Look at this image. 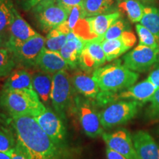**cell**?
<instances>
[{
    "label": "cell",
    "instance_id": "cell-12",
    "mask_svg": "<svg viewBox=\"0 0 159 159\" xmlns=\"http://www.w3.org/2000/svg\"><path fill=\"white\" fill-rule=\"evenodd\" d=\"M102 137L107 148L116 151L128 159H139L135 150L132 135L126 129L112 133H102Z\"/></svg>",
    "mask_w": 159,
    "mask_h": 159
},
{
    "label": "cell",
    "instance_id": "cell-37",
    "mask_svg": "<svg viewBox=\"0 0 159 159\" xmlns=\"http://www.w3.org/2000/svg\"><path fill=\"white\" fill-rule=\"evenodd\" d=\"M106 158L107 159H128V158L123 156V155L119 153L116 151L111 150V149L106 148Z\"/></svg>",
    "mask_w": 159,
    "mask_h": 159
},
{
    "label": "cell",
    "instance_id": "cell-27",
    "mask_svg": "<svg viewBox=\"0 0 159 159\" xmlns=\"http://www.w3.org/2000/svg\"><path fill=\"white\" fill-rule=\"evenodd\" d=\"M13 19V7L8 0L0 2V36L8 30Z\"/></svg>",
    "mask_w": 159,
    "mask_h": 159
},
{
    "label": "cell",
    "instance_id": "cell-15",
    "mask_svg": "<svg viewBox=\"0 0 159 159\" xmlns=\"http://www.w3.org/2000/svg\"><path fill=\"white\" fill-rule=\"evenodd\" d=\"M136 42L134 33L126 30L121 36L111 40H104L102 41V47L107 61H114L132 48Z\"/></svg>",
    "mask_w": 159,
    "mask_h": 159
},
{
    "label": "cell",
    "instance_id": "cell-5",
    "mask_svg": "<svg viewBox=\"0 0 159 159\" xmlns=\"http://www.w3.org/2000/svg\"><path fill=\"white\" fill-rule=\"evenodd\" d=\"M52 89L51 93L52 106L62 119H66L67 111L73 100L74 88L71 77L66 71H61L52 75Z\"/></svg>",
    "mask_w": 159,
    "mask_h": 159
},
{
    "label": "cell",
    "instance_id": "cell-28",
    "mask_svg": "<svg viewBox=\"0 0 159 159\" xmlns=\"http://www.w3.org/2000/svg\"><path fill=\"white\" fill-rule=\"evenodd\" d=\"M136 30L139 36V44L147 46L153 49H158L159 40L152 32L141 24H136Z\"/></svg>",
    "mask_w": 159,
    "mask_h": 159
},
{
    "label": "cell",
    "instance_id": "cell-3",
    "mask_svg": "<svg viewBox=\"0 0 159 159\" xmlns=\"http://www.w3.org/2000/svg\"><path fill=\"white\" fill-rule=\"evenodd\" d=\"M0 106L10 116H35L45 108L34 90H5L0 93Z\"/></svg>",
    "mask_w": 159,
    "mask_h": 159
},
{
    "label": "cell",
    "instance_id": "cell-31",
    "mask_svg": "<svg viewBox=\"0 0 159 159\" xmlns=\"http://www.w3.org/2000/svg\"><path fill=\"white\" fill-rule=\"evenodd\" d=\"M128 24L122 18L117 19L112 25L109 27L105 35L102 37V41L104 40H111L121 36L125 31L128 30Z\"/></svg>",
    "mask_w": 159,
    "mask_h": 159
},
{
    "label": "cell",
    "instance_id": "cell-23",
    "mask_svg": "<svg viewBox=\"0 0 159 159\" xmlns=\"http://www.w3.org/2000/svg\"><path fill=\"white\" fill-rule=\"evenodd\" d=\"M118 7L127 15L131 22L138 23L144 14L145 6L138 0H122L119 2Z\"/></svg>",
    "mask_w": 159,
    "mask_h": 159
},
{
    "label": "cell",
    "instance_id": "cell-34",
    "mask_svg": "<svg viewBox=\"0 0 159 159\" xmlns=\"http://www.w3.org/2000/svg\"><path fill=\"white\" fill-rule=\"evenodd\" d=\"M83 1L84 0H57V3L69 13L75 6L83 5Z\"/></svg>",
    "mask_w": 159,
    "mask_h": 159
},
{
    "label": "cell",
    "instance_id": "cell-24",
    "mask_svg": "<svg viewBox=\"0 0 159 159\" xmlns=\"http://www.w3.org/2000/svg\"><path fill=\"white\" fill-rule=\"evenodd\" d=\"M116 0H84L83 7L85 17L110 13Z\"/></svg>",
    "mask_w": 159,
    "mask_h": 159
},
{
    "label": "cell",
    "instance_id": "cell-10",
    "mask_svg": "<svg viewBox=\"0 0 159 159\" xmlns=\"http://www.w3.org/2000/svg\"><path fill=\"white\" fill-rule=\"evenodd\" d=\"M158 52V49L139 44L124 55L123 64L136 72H144L156 63Z\"/></svg>",
    "mask_w": 159,
    "mask_h": 159
},
{
    "label": "cell",
    "instance_id": "cell-21",
    "mask_svg": "<svg viewBox=\"0 0 159 159\" xmlns=\"http://www.w3.org/2000/svg\"><path fill=\"white\" fill-rule=\"evenodd\" d=\"M33 87L43 104L50 108L52 105L51 93L52 89V75L43 71H37L32 75Z\"/></svg>",
    "mask_w": 159,
    "mask_h": 159
},
{
    "label": "cell",
    "instance_id": "cell-32",
    "mask_svg": "<svg viewBox=\"0 0 159 159\" xmlns=\"http://www.w3.org/2000/svg\"><path fill=\"white\" fill-rule=\"evenodd\" d=\"M16 145V139L11 132L0 128V151L10 152L13 150Z\"/></svg>",
    "mask_w": 159,
    "mask_h": 159
},
{
    "label": "cell",
    "instance_id": "cell-20",
    "mask_svg": "<svg viewBox=\"0 0 159 159\" xmlns=\"http://www.w3.org/2000/svg\"><path fill=\"white\" fill-rule=\"evenodd\" d=\"M120 17V12L116 11L85 18L91 39L102 38L109 27Z\"/></svg>",
    "mask_w": 159,
    "mask_h": 159
},
{
    "label": "cell",
    "instance_id": "cell-30",
    "mask_svg": "<svg viewBox=\"0 0 159 159\" xmlns=\"http://www.w3.org/2000/svg\"><path fill=\"white\" fill-rule=\"evenodd\" d=\"M148 102L150 105L145 110V119L150 122H158L159 120V88L157 89Z\"/></svg>",
    "mask_w": 159,
    "mask_h": 159
},
{
    "label": "cell",
    "instance_id": "cell-22",
    "mask_svg": "<svg viewBox=\"0 0 159 159\" xmlns=\"http://www.w3.org/2000/svg\"><path fill=\"white\" fill-rule=\"evenodd\" d=\"M2 89L5 90H33L32 75L25 69L11 72Z\"/></svg>",
    "mask_w": 159,
    "mask_h": 159
},
{
    "label": "cell",
    "instance_id": "cell-7",
    "mask_svg": "<svg viewBox=\"0 0 159 159\" xmlns=\"http://www.w3.org/2000/svg\"><path fill=\"white\" fill-rule=\"evenodd\" d=\"M33 9L40 27L45 32L57 28L65 22L69 13L57 0H43Z\"/></svg>",
    "mask_w": 159,
    "mask_h": 159
},
{
    "label": "cell",
    "instance_id": "cell-42",
    "mask_svg": "<svg viewBox=\"0 0 159 159\" xmlns=\"http://www.w3.org/2000/svg\"><path fill=\"white\" fill-rule=\"evenodd\" d=\"M2 37L0 36V47L2 46Z\"/></svg>",
    "mask_w": 159,
    "mask_h": 159
},
{
    "label": "cell",
    "instance_id": "cell-25",
    "mask_svg": "<svg viewBox=\"0 0 159 159\" xmlns=\"http://www.w3.org/2000/svg\"><path fill=\"white\" fill-rule=\"evenodd\" d=\"M139 24L148 28L159 40V9L145 7L144 14Z\"/></svg>",
    "mask_w": 159,
    "mask_h": 159
},
{
    "label": "cell",
    "instance_id": "cell-41",
    "mask_svg": "<svg viewBox=\"0 0 159 159\" xmlns=\"http://www.w3.org/2000/svg\"><path fill=\"white\" fill-rule=\"evenodd\" d=\"M138 1H140V2H152V1H153V0H138Z\"/></svg>",
    "mask_w": 159,
    "mask_h": 159
},
{
    "label": "cell",
    "instance_id": "cell-13",
    "mask_svg": "<svg viewBox=\"0 0 159 159\" xmlns=\"http://www.w3.org/2000/svg\"><path fill=\"white\" fill-rule=\"evenodd\" d=\"M102 38L85 40L79 66L85 71H94L107 61L102 47Z\"/></svg>",
    "mask_w": 159,
    "mask_h": 159
},
{
    "label": "cell",
    "instance_id": "cell-40",
    "mask_svg": "<svg viewBox=\"0 0 159 159\" xmlns=\"http://www.w3.org/2000/svg\"><path fill=\"white\" fill-rule=\"evenodd\" d=\"M156 65V66H159V46H158V58H157Z\"/></svg>",
    "mask_w": 159,
    "mask_h": 159
},
{
    "label": "cell",
    "instance_id": "cell-8",
    "mask_svg": "<svg viewBox=\"0 0 159 159\" xmlns=\"http://www.w3.org/2000/svg\"><path fill=\"white\" fill-rule=\"evenodd\" d=\"M157 89L158 88L153 83L147 79L115 94H101L96 104L100 106H105L109 103L117 100H135L144 104L148 102Z\"/></svg>",
    "mask_w": 159,
    "mask_h": 159
},
{
    "label": "cell",
    "instance_id": "cell-26",
    "mask_svg": "<svg viewBox=\"0 0 159 159\" xmlns=\"http://www.w3.org/2000/svg\"><path fill=\"white\" fill-rule=\"evenodd\" d=\"M67 35L63 33L57 28L49 32L45 39V48L49 50L59 52L66 42Z\"/></svg>",
    "mask_w": 159,
    "mask_h": 159
},
{
    "label": "cell",
    "instance_id": "cell-18",
    "mask_svg": "<svg viewBox=\"0 0 159 159\" xmlns=\"http://www.w3.org/2000/svg\"><path fill=\"white\" fill-rule=\"evenodd\" d=\"M35 66L39 70L54 75L61 71H66L70 68L69 65L57 52L44 49L41 51L35 61Z\"/></svg>",
    "mask_w": 159,
    "mask_h": 159
},
{
    "label": "cell",
    "instance_id": "cell-29",
    "mask_svg": "<svg viewBox=\"0 0 159 159\" xmlns=\"http://www.w3.org/2000/svg\"><path fill=\"white\" fill-rule=\"evenodd\" d=\"M16 61L7 49L0 48V77H6L13 70Z\"/></svg>",
    "mask_w": 159,
    "mask_h": 159
},
{
    "label": "cell",
    "instance_id": "cell-6",
    "mask_svg": "<svg viewBox=\"0 0 159 159\" xmlns=\"http://www.w3.org/2000/svg\"><path fill=\"white\" fill-rule=\"evenodd\" d=\"M75 105L80 124L85 134L91 139L102 135L104 128L101 124L99 112L95 108L94 103L83 97H76Z\"/></svg>",
    "mask_w": 159,
    "mask_h": 159
},
{
    "label": "cell",
    "instance_id": "cell-14",
    "mask_svg": "<svg viewBox=\"0 0 159 159\" xmlns=\"http://www.w3.org/2000/svg\"><path fill=\"white\" fill-rule=\"evenodd\" d=\"M9 38L6 43L8 50L15 48L35 36L38 33L34 30L18 12L13 8V19L8 29Z\"/></svg>",
    "mask_w": 159,
    "mask_h": 159
},
{
    "label": "cell",
    "instance_id": "cell-38",
    "mask_svg": "<svg viewBox=\"0 0 159 159\" xmlns=\"http://www.w3.org/2000/svg\"><path fill=\"white\" fill-rule=\"evenodd\" d=\"M42 1L43 0H23L24 7L26 10H30L33 8L35 6H36L38 4Z\"/></svg>",
    "mask_w": 159,
    "mask_h": 159
},
{
    "label": "cell",
    "instance_id": "cell-11",
    "mask_svg": "<svg viewBox=\"0 0 159 159\" xmlns=\"http://www.w3.org/2000/svg\"><path fill=\"white\" fill-rule=\"evenodd\" d=\"M45 47V39L39 33L15 48L9 50L16 63L25 66H35V61Z\"/></svg>",
    "mask_w": 159,
    "mask_h": 159
},
{
    "label": "cell",
    "instance_id": "cell-19",
    "mask_svg": "<svg viewBox=\"0 0 159 159\" xmlns=\"http://www.w3.org/2000/svg\"><path fill=\"white\" fill-rule=\"evenodd\" d=\"M85 40L75 34L73 31L67 35L66 42L60 50L61 54L70 68L74 69L79 65L80 57L85 45Z\"/></svg>",
    "mask_w": 159,
    "mask_h": 159
},
{
    "label": "cell",
    "instance_id": "cell-4",
    "mask_svg": "<svg viewBox=\"0 0 159 159\" xmlns=\"http://www.w3.org/2000/svg\"><path fill=\"white\" fill-rule=\"evenodd\" d=\"M142 105L135 100H117L106 105L99 111L102 128L111 129L128 122L136 116Z\"/></svg>",
    "mask_w": 159,
    "mask_h": 159
},
{
    "label": "cell",
    "instance_id": "cell-1",
    "mask_svg": "<svg viewBox=\"0 0 159 159\" xmlns=\"http://www.w3.org/2000/svg\"><path fill=\"white\" fill-rule=\"evenodd\" d=\"M16 142L29 159H60L63 150L40 127L33 116H11Z\"/></svg>",
    "mask_w": 159,
    "mask_h": 159
},
{
    "label": "cell",
    "instance_id": "cell-33",
    "mask_svg": "<svg viewBox=\"0 0 159 159\" xmlns=\"http://www.w3.org/2000/svg\"><path fill=\"white\" fill-rule=\"evenodd\" d=\"M84 18L86 17H85V11L83 5H76L73 7L71 11L69 12L66 23L69 26V29L72 31L80 20L84 19Z\"/></svg>",
    "mask_w": 159,
    "mask_h": 159
},
{
    "label": "cell",
    "instance_id": "cell-2",
    "mask_svg": "<svg viewBox=\"0 0 159 159\" xmlns=\"http://www.w3.org/2000/svg\"><path fill=\"white\" fill-rule=\"evenodd\" d=\"M92 77L102 91L101 94L107 95L119 92L135 84L139 75L127 68L118 60L96 69L93 71Z\"/></svg>",
    "mask_w": 159,
    "mask_h": 159
},
{
    "label": "cell",
    "instance_id": "cell-16",
    "mask_svg": "<svg viewBox=\"0 0 159 159\" xmlns=\"http://www.w3.org/2000/svg\"><path fill=\"white\" fill-rule=\"evenodd\" d=\"M71 80L76 92L89 100L95 101L94 104L96 103L102 91L92 76L84 71H79L71 75Z\"/></svg>",
    "mask_w": 159,
    "mask_h": 159
},
{
    "label": "cell",
    "instance_id": "cell-36",
    "mask_svg": "<svg viewBox=\"0 0 159 159\" xmlns=\"http://www.w3.org/2000/svg\"><path fill=\"white\" fill-rule=\"evenodd\" d=\"M148 80L153 83L157 88H159V66H157L153 71H151L148 77Z\"/></svg>",
    "mask_w": 159,
    "mask_h": 159
},
{
    "label": "cell",
    "instance_id": "cell-39",
    "mask_svg": "<svg viewBox=\"0 0 159 159\" xmlns=\"http://www.w3.org/2000/svg\"><path fill=\"white\" fill-rule=\"evenodd\" d=\"M13 152V150L10 151V152H2V151H0V159H12Z\"/></svg>",
    "mask_w": 159,
    "mask_h": 159
},
{
    "label": "cell",
    "instance_id": "cell-17",
    "mask_svg": "<svg viewBox=\"0 0 159 159\" xmlns=\"http://www.w3.org/2000/svg\"><path fill=\"white\" fill-rule=\"evenodd\" d=\"M132 139L139 159H159V145L149 133L139 130Z\"/></svg>",
    "mask_w": 159,
    "mask_h": 159
},
{
    "label": "cell",
    "instance_id": "cell-35",
    "mask_svg": "<svg viewBox=\"0 0 159 159\" xmlns=\"http://www.w3.org/2000/svg\"><path fill=\"white\" fill-rule=\"evenodd\" d=\"M12 159H29L28 156L24 151L22 148L17 142L14 150H13Z\"/></svg>",
    "mask_w": 159,
    "mask_h": 159
},
{
    "label": "cell",
    "instance_id": "cell-9",
    "mask_svg": "<svg viewBox=\"0 0 159 159\" xmlns=\"http://www.w3.org/2000/svg\"><path fill=\"white\" fill-rule=\"evenodd\" d=\"M34 118L49 138L63 150L66 142V129L63 119L47 107Z\"/></svg>",
    "mask_w": 159,
    "mask_h": 159
}]
</instances>
